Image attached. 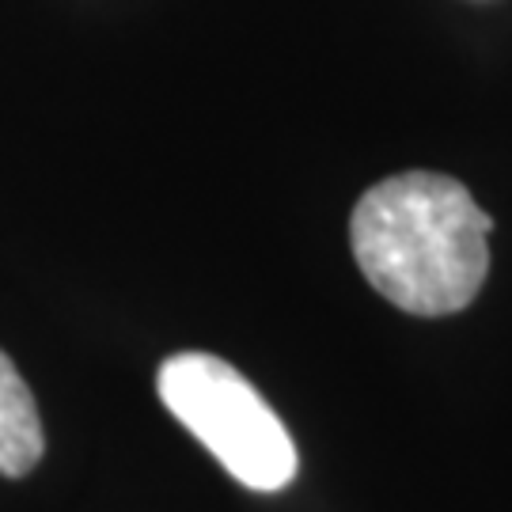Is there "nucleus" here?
<instances>
[{
    "label": "nucleus",
    "mask_w": 512,
    "mask_h": 512,
    "mask_svg": "<svg viewBox=\"0 0 512 512\" xmlns=\"http://www.w3.org/2000/svg\"><path fill=\"white\" fill-rule=\"evenodd\" d=\"M164 406L239 486L277 494L296 478V444L255 384L213 353H175L156 372Z\"/></svg>",
    "instance_id": "f03ea898"
},
{
    "label": "nucleus",
    "mask_w": 512,
    "mask_h": 512,
    "mask_svg": "<svg viewBox=\"0 0 512 512\" xmlns=\"http://www.w3.org/2000/svg\"><path fill=\"white\" fill-rule=\"evenodd\" d=\"M42 452H46V433H42L35 395L12 365V357L0 349V475H31Z\"/></svg>",
    "instance_id": "7ed1b4c3"
},
{
    "label": "nucleus",
    "mask_w": 512,
    "mask_h": 512,
    "mask_svg": "<svg viewBox=\"0 0 512 512\" xmlns=\"http://www.w3.org/2000/svg\"><path fill=\"white\" fill-rule=\"evenodd\" d=\"M490 228L471 190L437 171H403L361 194L349 217L353 258L395 308L437 319L463 311L490 274Z\"/></svg>",
    "instance_id": "f257e3e1"
}]
</instances>
